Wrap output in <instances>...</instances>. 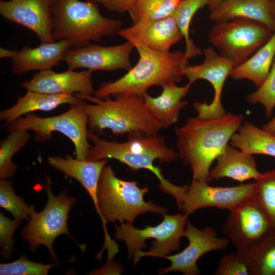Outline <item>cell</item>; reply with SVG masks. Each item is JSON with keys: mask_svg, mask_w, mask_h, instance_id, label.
<instances>
[{"mask_svg": "<svg viewBox=\"0 0 275 275\" xmlns=\"http://www.w3.org/2000/svg\"><path fill=\"white\" fill-rule=\"evenodd\" d=\"M131 42L140 43L154 51L167 52L171 47L183 39L172 16L167 18L139 21L118 32Z\"/></svg>", "mask_w": 275, "mask_h": 275, "instance_id": "cell-18", "label": "cell"}, {"mask_svg": "<svg viewBox=\"0 0 275 275\" xmlns=\"http://www.w3.org/2000/svg\"><path fill=\"white\" fill-rule=\"evenodd\" d=\"M22 221L10 219L0 212V244L2 256L4 259H9L14 250L15 240L13 238L16 229L20 225Z\"/></svg>", "mask_w": 275, "mask_h": 275, "instance_id": "cell-35", "label": "cell"}, {"mask_svg": "<svg viewBox=\"0 0 275 275\" xmlns=\"http://www.w3.org/2000/svg\"><path fill=\"white\" fill-rule=\"evenodd\" d=\"M53 19L54 40H68L73 47L118 34L123 26L120 20L103 16L94 2L79 0L57 1Z\"/></svg>", "mask_w": 275, "mask_h": 275, "instance_id": "cell-6", "label": "cell"}, {"mask_svg": "<svg viewBox=\"0 0 275 275\" xmlns=\"http://www.w3.org/2000/svg\"><path fill=\"white\" fill-rule=\"evenodd\" d=\"M275 58V31L268 40L242 64L234 67L230 76L248 79L258 88L267 76Z\"/></svg>", "mask_w": 275, "mask_h": 275, "instance_id": "cell-25", "label": "cell"}, {"mask_svg": "<svg viewBox=\"0 0 275 275\" xmlns=\"http://www.w3.org/2000/svg\"><path fill=\"white\" fill-rule=\"evenodd\" d=\"M88 138L93 145L89 148L87 160L113 158L125 164L131 171L146 169L151 172L159 179L161 190L173 196L181 209L188 186L172 183L164 178L161 169L154 164L155 160L161 163H171L179 157L178 153L168 146L162 136L135 132L128 134L126 142L120 143L102 139L89 130Z\"/></svg>", "mask_w": 275, "mask_h": 275, "instance_id": "cell-1", "label": "cell"}, {"mask_svg": "<svg viewBox=\"0 0 275 275\" xmlns=\"http://www.w3.org/2000/svg\"><path fill=\"white\" fill-rule=\"evenodd\" d=\"M209 18L215 22L236 18L249 19L275 31V20L268 0H222L210 10Z\"/></svg>", "mask_w": 275, "mask_h": 275, "instance_id": "cell-21", "label": "cell"}, {"mask_svg": "<svg viewBox=\"0 0 275 275\" xmlns=\"http://www.w3.org/2000/svg\"><path fill=\"white\" fill-rule=\"evenodd\" d=\"M74 257L61 263L44 264L30 260L27 256L23 255L16 260L7 263L0 264L1 275H47L52 267L75 261Z\"/></svg>", "mask_w": 275, "mask_h": 275, "instance_id": "cell-32", "label": "cell"}, {"mask_svg": "<svg viewBox=\"0 0 275 275\" xmlns=\"http://www.w3.org/2000/svg\"><path fill=\"white\" fill-rule=\"evenodd\" d=\"M250 274L275 275V230L267 234L250 248L237 251Z\"/></svg>", "mask_w": 275, "mask_h": 275, "instance_id": "cell-26", "label": "cell"}, {"mask_svg": "<svg viewBox=\"0 0 275 275\" xmlns=\"http://www.w3.org/2000/svg\"><path fill=\"white\" fill-rule=\"evenodd\" d=\"M185 237L189 244L182 252L164 258L171 261V265L161 269L158 273L180 271L184 275H198L200 270L197 262L204 255L217 250H226L230 243L226 238L218 237L214 228L208 227L201 229L194 226L188 219L186 223Z\"/></svg>", "mask_w": 275, "mask_h": 275, "instance_id": "cell-15", "label": "cell"}, {"mask_svg": "<svg viewBox=\"0 0 275 275\" xmlns=\"http://www.w3.org/2000/svg\"><path fill=\"white\" fill-rule=\"evenodd\" d=\"M209 0H180L173 16L185 40V54L187 59L201 56L203 52L194 43L190 37L189 30L192 19L195 13L205 6H209Z\"/></svg>", "mask_w": 275, "mask_h": 275, "instance_id": "cell-28", "label": "cell"}, {"mask_svg": "<svg viewBox=\"0 0 275 275\" xmlns=\"http://www.w3.org/2000/svg\"><path fill=\"white\" fill-rule=\"evenodd\" d=\"M136 181H126L118 178L110 166H105L101 173L98 184V202L104 231V243L102 249L96 255L99 260L104 250L107 251V264L112 263L119 252L117 243L113 240L107 232V222L118 221L120 224H133L135 218L146 212L162 215L168 209L157 205L152 201H145L148 193L147 187L140 188Z\"/></svg>", "mask_w": 275, "mask_h": 275, "instance_id": "cell-3", "label": "cell"}, {"mask_svg": "<svg viewBox=\"0 0 275 275\" xmlns=\"http://www.w3.org/2000/svg\"><path fill=\"white\" fill-rule=\"evenodd\" d=\"M107 162V159L89 161L68 156L64 160L61 166V171L65 175L76 180L85 188L99 215L98 184L102 171Z\"/></svg>", "mask_w": 275, "mask_h": 275, "instance_id": "cell-24", "label": "cell"}, {"mask_svg": "<svg viewBox=\"0 0 275 275\" xmlns=\"http://www.w3.org/2000/svg\"><path fill=\"white\" fill-rule=\"evenodd\" d=\"M107 10L122 13L129 12L135 5L138 0H93Z\"/></svg>", "mask_w": 275, "mask_h": 275, "instance_id": "cell-37", "label": "cell"}, {"mask_svg": "<svg viewBox=\"0 0 275 275\" xmlns=\"http://www.w3.org/2000/svg\"><path fill=\"white\" fill-rule=\"evenodd\" d=\"M53 0H10L0 1V14L6 20L33 31L41 43L54 41Z\"/></svg>", "mask_w": 275, "mask_h": 275, "instance_id": "cell-16", "label": "cell"}, {"mask_svg": "<svg viewBox=\"0 0 275 275\" xmlns=\"http://www.w3.org/2000/svg\"><path fill=\"white\" fill-rule=\"evenodd\" d=\"M255 181L234 186H212L206 181L193 180L183 198L181 208L189 215L208 207L233 210L254 196Z\"/></svg>", "mask_w": 275, "mask_h": 275, "instance_id": "cell-13", "label": "cell"}, {"mask_svg": "<svg viewBox=\"0 0 275 275\" xmlns=\"http://www.w3.org/2000/svg\"><path fill=\"white\" fill-rule=\"evenodd\" d=\"M131 43L139 53L138 62L118 79L101 84L94 96L103 98L127 94L143 97L152 86L181 81L184 68L188 64L184 51L161 52L139 43Z\"/></svg>", "mask_w": 275, "mask_h": 275, "instance_id": "cell-4", "label": "cell"}, {"mask_svg": "<svg viewBox=\"0 0 275 275\" xmlns=\"http://www.w3.org/2000/svg\"><path fill=\"white\" fill-rule=\"evenodd\" d=\"M93 72L87 70L76 71L69 69L58 73L51 69L40 71L22 87L27 91L50 94H80L92 95L95 93L92 77Z\"/></svg>", "mask_w": 275, "mask_h": 275, "instance_id": "cell-17", "label": "cell"}, {"mask_svg": "<svg viewBox=\"0 0 275 275\" xmlns=\"http://www.w3.org/2000/svg\"><path fill=\"white\" fill-rule=\"evenodd\" d=\"M31 139L28 131L18 129L10 134L0 145V178L7 179L14 175L17 166L12 161L13 156L21 150Z\"/></svg>", "mask_w": 275, "mask_h": 275, "instance_id": "cell-29", "label": "cell"}, {"mask_svg": "<svg viewBox=\"0 0 275 275\" xmlns=\"http://www.w3.org/2000/svg\"><path fill=\"white\" fill-rule=\"evenodd\" d=\"M54 2H56L58 0H53Z\"/></svg>", "mask_w": 275, "mask_h": 275, "instance_id": "cell-43", "label": "cell"}, {"mask_svg": "<svg viewBox=\"0 0 275 275\" xmlns=\"http://www.w3.org/2000/svg\"><path fill=\"white\" fill-rule=\"evenodd\" d=\"M17 51V50H9L1 47L0 49V58L1 59H12L16 54Z\"/></svg>", "mask_w": 275, "mask_h": 275, "instance_id": "cell-39", "label": "cell"}, {"mask_svg": "<svg viewBox=\"0 0 275 275\" xmlns=\"http://www.w3.org/2000/svg\"><path fill=\"white\" fill-rule=\"evenodd\" d=\"M222 0H209V7L210 10L214 8Z\"/></svg>", "mask_w": 275, "mask_h": 275, "instance_id": "cell-40", "label": "cell"}, {"mask_svg": "<svg viewBox=\"0 0 275 275\" xmlns=\"http://www.w3.org/2000/svg\"><path fill=\"white\" fill-rule=\"evenodd\" d=\"M230 144L251 155H266L275 157V135L259 128L249 121H243Z\"/></svg>", "mask_w": 275, "mask_h": 275, "instance_id": "cell-27", "label": "cell"}, {"mask_svg": "<svg viewBox=\"0 0 275 275\" xmlns=\"http://www.w3.org/2000/svg\"><path fill=\"white\" fill-rule=\"evenodd\" d=\"M216 164L210 170V178H229L241 183L251 179L255 181L262 176L253 155L228 144L216 158Z\"/></svg>", "mask_w": 275, "mask_h": 275, "instance_id": "cell-20", "label": "cell"}, {"mask_svg": "<svg viewBox=\"0 0 275 275\" xmlns=\"http://www.w3.org/2000/svg\"><path fill=\"white\" fill-rule=\"evenodd\" d=\"M243 121L242 115L231 113L211 120L191 117L183 126L175 129L179 157L190 166L193 180L211 182L209 176L211 164Z\"/></svg>", "mask_w": 275, "mask_h": 275, "instance_id": "cell-2", "label": "cell"}, {"mask_svg": "<svg viewBox=\"0 0 275 275\" xmlns=\"http://www.w3.org/2000/svg\"><path fill=\"white\" fill-rule=\"evenodd\" d=\"M270 3L271 11L274 19L275 20V0H273Z\"/></svg>", "mask_w": 275, "mask_h": 275, "instance_id": "cell-41", "label": "cell"}, {"mask_svg": "<svg viewBox=\"0 0 275 275\" xmlns=\"http://www.w3.org/2000/svg\"><path fill=\"white\" fill-rule=\"evenodd\" d=\"M262 129L267 132L275 135V116L268 122L263 125Z\"/></svg>", "mask_w": 275, "mask_h": 275, "instance_id": "cell-38", "label": "cell"}, {"mask_svg": "<svg viewBox=\"0 0 275 275\" xmlns=\"http://www.w3.org/2000/svg\"><path fill=\"white\" fill-rule=\"evenodd\" d=\"M82 101L73 94H50L27 91L24 96L18 97L13 106L1 111L0 119L5 122L4 126L6 127L22 115L33 111H50L62 104L76 105Z\"/></svg>", "mask_w": 275, "mask_h": 275, "instance_id": "cell-23", "label": "cell"}, {"mask_svg": "<svg viewBox=\"0 0 275 275\" xmlns=\"http://www.w3.org/2000/svg\"><path fill=\"white\" fill-rule=\"evenodd\" d=\"M134 48L130 41L114 46H103L90 43L70 48L63 61L69 69L84 68L95 71H129L132 67L130 54Z\"/></svg>", "mask_w": 275, "mask_h": 275, "instance_id": "cell-14", "label": "cell"}, {"mask_svg": "<svg viewBox=\"0 0 275 275\" xmlns=\"http://www.w3.org/2000/svg\"><path fill=\"white\" fill-rule=\"evenodd\" d=\"M73 44L68 40L41 43L35 48L25 46L12 59V72L21 74L32 70H45L59 65Z\"/></svg>", "mask_w": 275, "mask_h": 275, "instance_id": "cell-19", "label": "cell"}, {"mask_svg": "<svg viewBox=\"0 0 275 275\" xmlns=\"http://www.w3.org/2000/svg\"><path fill=\"white\" fill-rule=\"evenodd\" d=\"M163 221L155 226H147L143 229L133 224L115 225V238L126 243L128 259L133 257L134 265L143 257H164L179 251L180 238L185 236L188 214H164Z\"/></svg>", "mask_w": 275, "mask_h": 275, "instance_id": "cell-7", "label": "cell"}, {"mask_svg": "<svg viewBox=\"0 0 275 275\" xmlns=\"http://www.w3.org/2000/svg\"><path fill=\"white\" fill-rule=\"evenodd\" d=\"M12 184L11 180H1L0 206L11 213L14 219L29 220L32 205H28L15 193Z\"/></svg>", "mask_w": 275, "mask_h": 275, "instance_id": "cell-33", "label": "cell"}, {"mask_svg": "<svg viewBox=\"0 0 275 275\" xmlns=\"http://www.w3.org/2000/svg\"><path fill=\"white\" fill-rule=\"evenodd\" d=\"M273 230L256 196L230 211L222 227L224 235L236 248L244 251Z\"/></svg>", "mask_w": 275, "mask_h": 275, "instance_id": "cell-11", "label": "cell"}, {"mask_svg": "<svg viewBox=\"0 0 275 275\" xmlns=\"http://www.w3.org/2000/svg\"><path fill=\"white\" fill-rule=\"evenodd\" d=\"M268 1H269L270 2H271V1H272L273 0H268Z\"/></svg>", "mask_w": 275, "mask_h": 275, "instance_id": "cell-42", "label": "cell"}, {"mask_svg": "<svg viewBox=\"0 0 275 275\" xmlns=\"http://www.w3.org/2000/svg\"><path fill=\"white\" fill-rule=\"evenodd\" d=\"M246 100L254 104H261L266 116L272 115L275 106V58L266 79L256 91L247 96Z\"/></svg>", "mask_w": 275, "mask_h": 275, "instance_id": "cell-34", "label": "cell"}, {"mask_svg": "<svg viewBox=\"0 0 275 275\" xmlns=\"http://www.w3.org/2000/svg\"><path fill=\"white\" fill-rule=\"evenodd\" d=\"M44 185L47 196V201L44 208L36 212L32 205L30 216L31 219L21 231L20 237L28 242L29 249L35 252L40 245L48 249L50 258L58 261L59 258L52 248L55 239L63 234L71 237L82 252L85 250L83 245L79 244L70 234L67 227L69 212L77 199L67 195L64 191L58 196L53 195L51 190V181L46 176Z\"/></svg>", "mask_w": 275, "mask_h": 275, "instance_id": "cell-8", "label": "cell"}, {"mask_svg": "<svg viewBox=\"0 0 275 275\" xmlns=\"http://www.w3.org/2000/svg\"><path fill=\"white\" fill-rule=\"evenodd\" d=\"M81 102L88 117L89 130L104 135L105 129L116 135L141 132L157 135L162 128L147 109L143 97L121 94L99 98L92 95L75 94Z\"/></svg>", "mask_w": 275, "mask_h": 275, "instance_id": "cell-5", "label": "cell"}, {"mask_svg": "<svg viewBox=\"0 0 275 275\" xmlns=\"http://www.w3.org/2000/svg\"><path fill=\"white\" fill-rule=\"evenodd\" d=\"M255 183L256 197L275 230V168L262 173Z\"/></svg>", "mask_w": 275, "mask_h": 275, "instance_id": "cell-31", "label": "cell"}, {"mask_svg": "<svg viewBox=\"0 0 275 275\" xmlns=\"http://www.w3.org/2000/svg\"><path fill=\"white\" fill-rule=\"evenodd\" d=\"M180 0H138L128 12L132 23L172 16Z\"/></svg>", "mask_w": 275, "mask_h": 275, "instance_id": "cell-30", "label": "cell"}, {"mask_svg": "<svg viewBox=\"0 0 275 275\" xmlns=\"http://www.w3.org/2000/svg\"><path fill=\"white\" fill-rule=\"evenodd\" d=\"M81 103L72 105L67 112L53 117L27 114L7 125L8 131L32 130L37 142H47L52 138L53 132H59L74 144L75 158L86 160L91 145L88 138V117Z\"/></svg>", "mask_w": 275, "mask_h": 275, "instance_id": "cell-9", "label": "cell"}, {"mask_svg": "<svg viewBox=\"0 0 275 275\" xmlns=\"http://www.w3.org/2000/svg\"><path fill=\"white\" fill-rule=\"evenodd\" d=\"M215 275H249L246 265L236 254L224 256L218 262Z\"/></svg>", "mask_w": 275, "mask_h": 275, "instance_id": "cell-36", "label": "cell"}, {"mask_svg": "<svg viewBox=\"0 0 275 275\" xmlns=\"http://www.w3.org/2000/svg\"><path fill=\"white\" fill-rule=\"evenodd\" d=\"M191 84L178 87L175 84L162 86V91L153 97L147 93L143 95L146 106L152 116L161 125L162 128H169L176 123L181 110L188 102L182 99L190 89Z\"/></svg>", "mask_w": 275, "mask_h": 275, "instance_id": "cell-22", "label": "cell"}, {"mask_svg": "<svg viewBox=\"0 0 275 275\" xmlns=\"http://www.w3.org/2000/svg\"><path fill=\"white\" fill-rule=\"evenodd\" d=\"M273 32L258 21L236 18L215 22L209 41L235 67L242 64L270 38Z\"/></svg>", "mask_w": 275, "mask_h": 275, "instance_id": "cell-10", "label": "cell"}, {"mask_svg": "<svg viewBox=\"0 0 275 275\" xmlns=\"http://www.w3.org/2000/svg\"><path fill=\"white\" fill-rule=\"evenodd\" d=\"M203 52L204 61L199 65L188 64L184 68V74L190 84L198 79H205L212 85L214 90L212 101L210 104L195 101L193 106L198 118L206 120L218 119L227 114L221 102V95L225 81L235 66L213 47L206 48Z\"/></svg>", "mask_w": 275, "mask_h": 275, "instance_id": "cell-12", "label": "cell"}]
</instances>
